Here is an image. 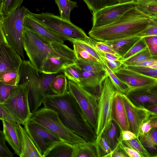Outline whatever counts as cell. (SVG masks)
<instances>
[{
    "instance_id": "11",
    "label": "cell",
    "mask_w": 157,
    "mask_h": 157,
    "mask_svg": "<svg viewBox=\"0 0 157 157\" xmlns=\"http://www.w3.org/2000/svg\"><path fill=\"white\" fill-rule=\"evenodd\" d=\"M41 157L55 145L63 140L59 136L40 124L29 119L23 125Z\"/></svg>"
},
{
    "instance_id": "36",
    "label": "cell",
    "mask_w": 157,
    "mask_h": 157,
    "mask_svg": "<svg viewBox=\"0 0 157 157\" xmlns=\"http://www.w3.org/2000/svg\"><path fill=\"white\" fill-rule=\"evenodd\" d=\"M19 69L9 71L0 75V82L10 86H17L19 81Z\"/></svg>"
},
{
    "instance_id": "9",
    "label": "cell",
    "mask_w": 157,
    "mask_h": 157,
    "mask_svg": "<svg viewBox=\"0 0 157 157\" xmlns=\"http://www.w3.org/2000/svg\"><path fill=\"white\" fill-rule=\"evenodd\" d=\"M29 88L26 83L18 84L2 103L17 123L23 125L30 118L32 114L29 106Z\"/></svg>"
},
{
    "instance_id": "51",
    "label": "cell",
    "mask_w": 157,
    "mask_h": 157,
    "mask_svg": "<svg viewBox=\"0 0 157 157\" xmlns=\"http://www.w3.org/2000/svg\"><path fill=\"white\" fill-rule=\"evenodd\" d=\"M155 64H157V57L147 59L125 65H136L151 67Z\"/></svg>"
},
{
    "instance_id": "28",
    "label": "cell",
    "mask_w": 157,
    "mask_h": 157,
    "mask_svg": "<svg viewBox=\"0 0 157 157\" xmlns=\"http://www.w3.org/2000/svg\"><path fill=\"white\" fill-rule=\"evenodd\" d=\"M75 65L78 68L90 72L100 74L106 72L104 64L97 61H84L76 59Z\"/></svg>"
},
{
    "instance_id": "25",
    "label": "cell",
    "mask_w": 157,
    "mask_h": 157,
    "mask_svg": "<svg viewBox=\"0 0 157 157\" xmlns=\"http://www.w3.org/2000/svg\"><path fill=\"white\" fill-rule=\"evenodd\" d=\"M73 151L72 144L62 141L52 147L44 157H72Z\"/></svg>"
},
{
    "instance_id": "24",
    "label": "cell",
    "mask_w": 157,
    "mask_h": 157,
    "mask_svg": "<svg viewBox=\"0 0 157 157\" xmlns=\"http://www.w3.org/2000/svg\"><path fill=\"white\" fill-rule=\"evenodd\" d=\"M141 38L135 36L117 40L104 42L122 57Z\"/></svg>"
},
{
    "instance_id": "16",
    "label": "cell",
    "mask_w": 157,
    "mask_h": 157,
    "mask_svg": "<svg viewBox=\"0 0 157 157\" xmlns=\"http://www.w3.org/2000/svg\"><path fill=\"white\" fill-rule=\"evenodd\" d=\"M113 71L129 88L157 84V79L132 71L123 66Z\"/></svg>"
},
{
    "instance_id": "40",
    "label": "cell",
    "mask_w": 157,
    "mask_h": 157,
    "mask_svg": "<svg viewBox=\"0 0 157 157\" xmlns=\"http://www.w3.org/2000/svg\"><path fill=\"white\" fill-rule=\"evenodd\" d=\"M73 50L76 59L84 61H93L99 62L97 59L83 48L75 44H73Z\"/></svg>"
},
{
    "instance_id": "43",
    "label": "cell",
    "mask_w": 157,
    "mask_h": 157,
    "mask_svg": "<svg viewBox=\"0 0 157 157\" xmlns=\"http://www.w3.org/2000/svg\"><path fill=\"white\" fill-rule=\"evenodd\" d=\"M96 143L98 146L101 157H105L112 151L104 132L98 141Z\"/></svg>"
},
{
    "instance_id": "46",
    "label": "cell",
    "mask_w": 157,
    "mask_h": 157,
    "mask_svg": "<svg viewBox=\"0 0 157 157\" xmlns=\"http://www.w3.org/2000/svg\"><path fill=\"white\" fill-rule=\"evenodd\" d=\"M6 141L3 132L0 130V157H13L14 154L7 147Z\"/></svg>"
},
{
    "instance_id": "7",
    "label": "cell",
    "mask_w": 157,
    "mask_h": 157,
    "mask_svg": "<svg viewBox=\"0 0 157 157\" xmlns=\"http://www.w3.org/2000/svg\"><path fill=\"white\" fill-rule=\"evenodd\" d=\"M23 40L24 50L29 61L39 71L45 60L59 44L49 43L25 29H24Z\"/></svg>"
},
{
    "instance_id": "26",
    "label": "cell",
    "mask_w": 157,
    "mask_h": 157,
    "mask_svg": "<svg viewBox=\"0 0 157 157\" xmlns=\"http://www.w3.org/2000/svg\"><path fill=\"white\" fill-rule=\"evenodd\" d=\"M139 10L152 18H157V0H135Z\"/></svg>"
},
{
    "instance_id": "32",
    "label": "cell",
    "mask_w": 157,
    "mask_h": 157,
    "mask_svg": "<svg viewBox=\"0 0 157 157\" xmlns=\"http://www.w3.org/2000/svg\"><path fill=\"white\" fill-rule=\"evenodd\" d=\"M109 145L112 151L118 144L117 127L115 123L112 120L110 126L104 132Z\"/></svg>"
},
{
    "instance_id": "20",
    "label": "cell",
    "mask_w": 157,
    "mask_h": 157,
    "mask_svg": "<svg viewBox=\"0 0 157 157\" xmlns=\"http://www.w3.org/2000/svg\"><path fill=\"white\" fill-rule=\"evenodd\" d=\"M24 28L28 29L50 43L63 44L65 40L51 31L32 17L28 13L25 16Z\"/></svg>"
},
{
    "instance_id": "14",
    "label": "cell",
    "mask_w": 157,
    "mask_h": 157,
    "mask_svg": "<svg viewBox=\"0 0 157 157\" xmlns=\"http://www.w3.org/2000/svg\"><path fill=\"white\" fill-rule=\"evenodd\" d=\"M76 57L73 50L70 48L53 55L48 56L43 63L40 71L46 74L63 72L66 67L75 63Z\"/></svg>"
},
{
    "instance_id": "48",
    "label": "cell",
    "mask_w": 157,
    "mask_h": 157,
    "mask_svg": "<svg viewBox=\"0 0 157 157\" xmlns=\"http://www.w3.org/2000/svg\"><path fill=\"white\" fill-rule=\"evenodd\" d=\"M15 86H10L0 82V102L3 103L9 97Z\"/></svg>"
},
{
    "instance_id": "50",
    "label": "cell",
    "mask_w": 157,
    "mask_h": 157,
    "mask_svg": "<svg viewBox=\"0 0 157 157\" xmlns=\"http://www.w3.org/2000/svg\"><path fill=\"white\" fill-rule=\"evenodd\" d=\"M118 143L120 147L128 157H142L141 155L135 149L124 144L119 138Z\"/></svg>"
},
{
    "instance_id": "44",
    "label": "cell",
    "mask_w": 157,
    "mask_h": 157,
    "mask_svg": "<svg viewBox=\"0 0 157 157\" xmlns=\"http://www.w3.org/2000/svg\"><path fill=\"white\" fill-rule=\"evenodd\" d=\"M157 116L151 117L140 126L139 136L147 133L154 128H157Z\"/></svg>"
},
{
    "instance_id": "6",
    "label": "cell",
    "mask_w": 157,
    "mask_h": 157,
    "mask_svg": "<svg viewBox=\"0 0 157 157\" xmlns=\"http://www.w3.org/2000/svg\"><path fill=\"white\" fill-rule=\"evenodd\" d=\"M30 119L54 133L63 140L71 144L84 142L83 138L73 132L62 123L57 113L43 107L32 113Z\"/></svg>"
},
{
    "instance_id": "30",
    "label": "cell",
    "mask_w": 157,
    "mask_h": 157,
    "mask_svg": "<svg viewBox=\"0 0 157 157\" xmlns=\"http://www.w3.org/2000/svg\"><path fill=\"white\" fill-rule=\"evenodd\" d=\"M54 0L58 7L60 17L71 21L70 13L77 6V2L71 0Z\"/></svg>"
},
{
    "instance_id": "53",
    "label": "cell",
    "mask_w": 157,
    "mask_h": 157,
    "mask_svg": "<svg viewBox=\"0 0 157 157\" xmlns=\"http://www.w3.org/2000/svg\"><path fill=\"white\" fill-rule=\"evenodd\" d=\"M106 157H128L119 146V143L116 147Z\"/></svg>"
},
{
    "instance_id": "15",
    "label": "cell",
    "mask_w": 157,
    "mask_h": 157,
    "mask_svg": "<svg viewBox=\"0 0 157 157\" xmlns=\"http://www.w3.org/2000/svg\"><path fill=\"white\" fill-rule=\"evenodd\" d=\"M125 94L137 107L147 109L157 105V84L129 88Z\"/></svg>"
},
{
    "instance_id": "39",
    "label": "cell",
    "mask_w": 157,
    "mask_h": 157,
    "mask_svg": "<svg viewBox=\"0 0 157 157\" xmlns=\"http://www.w3.org/2000/svg\"><path fill=\"white\" fill-rule=\"evenodd\" d=\"M122 66L128 69L142 75L157 79V69L139 66L125 65Z\"/></svg>"
},
{
    "instance_id": "34",
    "label": "cell",
    "mask_w": 157,
    "mask_h": 157,
    "mask_svg": "<svg viewBox=\"0 0 157 157\" xmlns=\"http://www.w3.org/2000/svg\"><path fill=\"white\" fill-rule=\"evenodd\" d=\"M94 13L104 7L119 3L117 0H82Z\"/></svg>"
},
{
    "instance_id": "29",
    "label": "cell",
    "mask_w": 157,
    "mask_h": 157,
    "mask_svg": "<svg viewBox=\"0 0 157 157\" xmlns=\"http://www.w3.org/2000/svg\"><path fill=\"white\" fill-rule=\"evenodd\" d=\"M157 129L154 128L150 131L138 136L139 139L146 149L156 151L157 146Z\"/></svg>"
},
{
    "instance_id": "45",
    "label": "cell",
    "mask_w": 157,
    "mask_h": 157,
    "mask_svg": "<svg viewBox=\"0 0 157 157\" xmlns=\"http://www.w3.org/2000/svg\"><path fill=\"white\" fill-rule=\"evenodd\" d=\"M151 54L153 56L157 55V36L143 37Z\"/></svg>"
},
{
    "instance_id": "58",
    "label": "cell",
    "mask_w": 157,
    "mask_h": 157,
    "mask_svg": "<svg viewBox=\"0 0 157 157\" xmlns=\"http://www.w3.org/2000/svg\"><path fill=\"white\" fill-rule=\"evenodd\" d=\"M119 3H123L127 2H132L135 0H117Z\"/></svg>"
},
{
    "instance_id": "52",
    "label": "cell",
    "mask_w": 157,
    "mask_h": 157,
    "mask_svg": "<svg viewBox=\"0 0 157 157\" xmlns=\"http://www.w3.org/2000/svg\"><path fill=\"white\" fill-rule=\"evenodd\" d=\"M137 136L130 130H120L119 138L122 140L128 141L133 139Z\"/></svg>"
},
{
    "instance_id": "5",
    "label": "cell",
    "mask_w": 157,
    "mask_h": 157,
    "mask_svg": "<svg viewBox=\"0 0 157 157\" xmlns=\"http://www.w3.org/2000/svg\"><path fill=\"white\" fill-rule=\"evenodd\" d=\"M28 14L49 30L70 41L72 38L86 39L88 37L85 31L69 21L51 13L42 12L37 14L30 11Z\"/></svg>"
},
{
    "instance_id": "19",
    "label": "cell",
    "mask_w": 157,
    "mask_h": 157,
    "mask_svg": "<svg viewBox=\"0 0 157 157\" xmlns=\"http://www.w3.org/2000/svg\"><path fill=\"white\" fill-rule=\"evenodd\" d=\"M111 115L112 120L118 126L120 130H129V122L122 94L117 90L113 98Z\"/></svg>"
},
{
    "instance_id": "57",
    "label": "cell",
    "mask_w": 157,
    "mask_h": 157,
    "mask_svg": "<svg viewBox=\"0 0 157 157\" xmlns=\"http://www.w3.org/2000/svg\"><path fill=\"white\" fill-rule=\"evenodd\" d=\"M147 109L152 112L157 113V105L151 106L148 108Z\"/></svg>"
},
{
    "instance_id": "49",
    "label": "cell",
    "mask_w": 157,
    "mask_h": 157,
    "mask_svg": "<svg viewBox=\"0 0 157 157\" xmlns=\"http://www.w3.org/2000/svg\"><path fill=\"white\" fill-rule=\"evenodd\" d=\"M0 120H4L10 123L15 124L17 122L5 107L3 104L0 102Z\"/></svg>"
},
{
    "instance_id": "8",
    "label": "cell",
    "mask_w": 157,
    "mask_h": 157,
    "mask_svg": "<svg viewBox=\"0 0 157 157\" xmlns=\"http://www.w3.org/2000/svg\"><path fill=\"white\" fill-rule=\"evenodd\" d=\"M117 90L107 74L101 83V91L98 98L96 143L98 141L105 129L110 126L112 121V106Z\"/></svg>"
},
{
    "instance_id": "27",
    "label": "cell",
    "mask_w": 157,
    "mask_h": 157,
    "mask_svg": "<svg viewBox=\"0 0 157 157\" xmlns=\"http://www.w3.org/2000/svg\"><path fill=\"white\" fill-rule=\"evenodd\" d=\"M62 72L54 78L50 85L51 90L55 95L63 94L68 91V82L66 77L62 73Z\"/></svg>"
},
{
    "instance_id": "3",
    "label": "cell",
    "mask_w": 157,
    "mask_h": 157,
    "mask_svg": "<svg viewBox=\"0 0 157 157\" xmlns=\"http://www.w3.org/2000/svg\"><path fill=\"white\" fill-rule=\"evenodd\" d=\"M41 72L29 60H23L19 69L18 84L25 83L29 89V108L31 113L36 111L48 97L55 94L50 88L51 82L59 74Z\"/></svg>"
},
{
    "instance_id": "33",
    "label": "cell",
    "mask_w": 157,
    "mask_h": 157,
    "mask_svg": "<svg viewBox=\"0 0 157 157\" xmlns=\"http://www.w3.org/2000/svg\"><path fill=\"white\" fill-rule=\"evenodd\" d=\"M103 64L107 74L117 90L121 94H125L129 89V87L117 77L108 67L105 61Z\"/></svg>"
},
{
    "instance_id": "42",
    "label": "cell",
    "mask_w": 157,
    "mask_h": 157,
    "mask_svg": "<svg viewBox=\"0 0 157 157\" xmlns=\"http://www.w3.org/2000/svg\"><path fill=\"white\" fill-rule=\"evenodd\" d=\"M146 47L147 46L144 39L141 38L122 57L121 60L123 62Z\"/></svg>"
},
{
    "instance_id": "2",
    "label": "cell",
    "mask_w": 157,
    "mask_h": 157,
    "mask_svg": "<svg viewBox=\"0 0 157 157\" xmlns=\"http://www.w3.org/2000/svg\"><path fill=\"white\" fill-rule=\"evenodd\" d=\"M154 19L139 10L135 5L114 22L91 29L88 34L93 39L103 42L137 36L151 24Z\"/></svg>"
},
{
    "instance_id": "4",
    "label": "cell",
    "mask_w": 157,
    "mask_h": 157,
    "mask_svg": "<svg viewBox=\"0 0 157 157\" xmlns=\"http://www.w3.org/2000/svg\"><path fill=\"white\" fill-rule=\"evenodd\" d=\"M29 11L23 6L7 16L0 15V23L8 43L23 59L25 58L23 46L24 19Z\"/></svg>"
},
{
    "instance_id": "47",
    "label": "cell",
    "mask_w": 157,
    "mask_h": 157,
    "mask_svg": "<svg viewBox=\"0 0 157 157\" xmlns=\"http://www.w3.org/2000/svg\"><path fill=\"white\" fill-rule=\"evenodd\" d=\"M137 36L141 38L157 36V18L154 19L151 24Z\"/></svg>"
},
{
    "instance_id": "23",
    "label": "cell",
    "mask_w": 157,
    "mask_h": 157,
    "mask_svg": "<svg viewBox=\"0 0 157 157\" xmlns=\"http://www.w3.org/2000/svg\"><path fill=\"white\" fill-rule=\"evenodd\" d=\"M18 131L22 145V151L20 157H41L32 140L24 128L17 123Z\"/></svg>"
},
{
    "instance_id": "21",
    "label": "cell",
    "mask_w": 157,
    "mask_h": 157,
    "mask_svg": "<svg viewBox=\"0 0 157 157\" xmlns=\"http://www.w3.org/2000/svg\"><path fill=\"white\" fill-rule=\"evenodd\" d=\"M1 121L3 127L2 131L6 141L13 149L15 154L20 157L23 147L17 123H12L4 120Z\"/></svg>"
},
{
    "instance_id": "37",
    "label": "cell",
    "mask_w": 157,
    "mask_h": 157,
    "mask_svg": "<svg viewBox=\"0 0 157 157\" xmlns=\"http://www.w3.org/2000/svg\"><path fill=\"white\" fill-rule=\"evenodd\" d=\"M121 141L124 144L131 147L137 151L142 157H155L145 148L140 141L138 136L131 140Z\"/></svg>"
},
{
    "instance_id": "13",
    "label": "cell",
    "mask_w": 157,
    "mask_h": 157,
    "mask_svg": "<svg viewBox=\"0 0 157 157\" xmlns=\"http://www.w3.org/2000/svg\"><path fill=\"white\" fill-rule=\"evenodd\" d=\"M122 96L126 111L129 130L138 136L141 124L151 117L157 116V113L144 107H137L130 101L125 94H122Z\"/></svg>"
},
{
    "instance_id": "22",
    "label": "cell",
    "mask_w": 157,
    "mask_h": 157,
    "mask_svg": "<svg viewBox=\"0 0 157 157\" xmlns=\"http://www.w3.org/2000/svg\"><path fill=\"white\" fill-rule=\"evenodd\" d=\"M72 157H101L95 140L73 144Z\"/></svg>"
},
{
    "instance_id": "54",
    "label": "cell",
    "mask_w": 157,
    "mask_h": 157,
    "mask_svg": "<svg viewBox=\"0 0 157 157\" xmlns=\"http://www.w3.org/2000/svg\"><path fill=\"white\" fill-rule=\"evenodd\" d=\"M105 61L108 67L113 71L117 70L123 65V62L121 59L109 61L105 59Z\"/></svg>"
},
{
    "instance_id": "31",
    "label": "cell",
    "mask_w": 157,
    "mask_h": 157,
    "mask_svg": "<svg viewBox=\"0 0 157 157\" xmlns=\"http://www.w3.org/2000/svg\"><path fill=\"white\" fill-rule=\"evenodd\" d=\"M23 0H0V15L6 16L20 7Z\"/></svg>"
},
{
    "instance_id": "18",
    "label": "cell",
    "mask_w": 157,
    "mask_h": 157,
    "mask_svg": "<svg viewBox=\"0 0 157 157\" xmlns=\"http://www.w3.org/2000/svg\"><path fill=\"white\" fill-rule=\"evenodd\" d=\"M77 67L80 75L79 85L84 90L98 98L101 91V84L107 74L106 71L100 74L95 73Z\"/></svg>"
},
{
    "instance_id": "10",
    "label": "cell",
    "mask_w": 157,
    "mask_h": 157,
    "mask_svg": "<svg viewBox=\"0 0 157 157\" xmlns=\"http://www.w3.org/2000/svg\"><path fill=\"white\" fill-rule=\"evenodd\" d=\"M68 90L77 101L87 122L96 132L98 98L84 90L78 83L70 80L68 81Z\"/></svg>"
},
{
    "instance_id": "35",
    "label": "cell",
    "mask_w": 157,
    "mask_h": 157,
    "mask_svg": "<svg viewBox=\"0 0 157 157\" xmlns=\"http://www.w3.org/2000/svg\"><path fill=\"white\" fill-rule=\"evenodd\" d=\"M86 39L72 38L69 41L78 46L94 57L100 63H104L105 59L102 58L86 41Z\"/></svg>"
},
{
    "instance_id": "1",
    "label": "cell",
    "mask_w": 157,
    "mask_h": 157,
    "mask_svg": "<svg viewBox=\"0 0 157 157\" xmlns=\"http://www.w3.org/2000/svg\"><path fill=\"white\" fill-rule=\"evenodd\" d=\"M43 103L44 107L56 112L62 123L73 132L87 142L96 140L94 129L88 123L77 101L69 91L63 94L49 96Z\"/></svg>"
},
{
    "instance_id": "17",
    "label": "cell",
    "mask_w": 157,
    "mask_h": 157,
    "mask_svg": "<svg viewBox=\"0 0 157 157\" xmlns=\"http://www.w3.org/2000/svg\"><path fill=\"white\" fill-rule=\"evenodd\" d=\"M22 60L8 43L0 48V75L20 68Z\"/></svg>"
},
{
    "instance_id": "41",
    "label": "cell",
    "mask_w": 157,
    "mask_h": 157,
    "mask_svg": "<svg viewBox=\"0 0 157 157\" xmlns=\"http://www.w3.org/2000/svg\"><path fill=\"white\" fill-rule=\"evenodd\" d=\"M63 72L64 75L69 80L78 83L79 82L80 74L78 70L75 66V63L65 67L63 69Z\"/></svg>"
},
{
    "instance_id": "56",
    "label": "cell",
    "mask_w": 157,
    "mask_h": 157,
    "mask_svg": "<svg viewBox=\"0 0 157 157\" xmlns=\"http://www.w3.org/2000/svg\"><path fill=\"white\" fill-rule=\"evenodd\" d=\"M8 43L0 23V48L4 44Z\"/></svg>"
},
{
    "instance_id": "38",
    "label": "cell",
    "mask_w": 157,
    "mask_h": 157,
    "mask_svg": "<svg viewBox=\"0 0 157 157\" xmlns=\"http://www.w3.org/2000/svg\"><path fill=\"white\" fill-rule=\"evenodd\" d=\"M156 57H157V56H152L150 53L147 48L146 47L123 61V64L127 65L146 59Z\"/></svg>"
},
{
    "instance_id": "55",
    "label": "cell",
    "mask_w": 157,
    "mask_h": 157,
    "mask_svg": "<svg viewBox=\"0 0 157 157\" xmlns=\"http://www.w3.org/2000/svg\"><path fill=\"white\" fill-rule=\"evenodd\" d=\"M101 56L104 59L109 61H114L121 59L122 57L120 56L109 53H104L101 52Z\"/></svg>"
},
{
    "instance_id": "12",
    "label": "cell",
    "mask_w": 157,
    "mask_h": 157,
    "mask_svg": "<svg viewBox=\"0 0 157 157\" xmlns=\"http://www.w3.org/2000/svg\"><path fill=\"white\" fill-rule=\"evenodd\" d=\"M135 1L107 6L93 13L94 29L111 24L136 5Z\"/></svg>"
}]
</instances>
